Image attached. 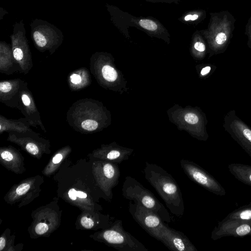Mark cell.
I'll return each mask as SVG.
<instances>
[{
    "mask_svg": "<svg viewBox=\"0 0 251 251\" xmlns=\"http://www.w3.org/2000/svg\"><path fill=\"white\" fill-rule=\"evenodd\" d=\"M185 121L189 124L195 125L199 121V117L195 113H188L184 117Z\"/></svg>",
    "mask_w": 251,
    "mask_h": 251,
    "instance_id": "cell-22",
    "label": "cell"
},
{
    "mask_svg": "<svg viewBox=\"0 0 251 251\" xmlns=\"http://www.w3.org/2000/svg\"><path fill=\"white\" fill-rule=\"evenodd\" d=\"M98 126V123L92 119H87L81 123L82 128L88 131H92L96 130Z\"/></svg>",
    "mask_w": 251,
    "mask_h": 251,
    "instance_id": "cell-19",
    "label": "cell"
},
{
    "mask_svg": "<svg viewBox=\"0 0 251 251\" xmlns=\"http://www.w3.org/2000/svg\"><path fill=\"white\" fill-rule=\"evenodd\" d=\"M96 172L99 186L105 196L111 199L112 189L118 184L120 177V170L117 164L101 160L97 163Z\"/></svg>",
    "mask_w": 251,
    "mask_h": 251,
    "instance_id": "cell-9",
    "label": "cell"
},
{
    "mask_svg": "<svg viewBox=\"0 0 251 251\" xmlns=\"http://www.w3.org/2000/svg\"><path fill=\"white\" fill-rule=\"evenodd\" d=\"M25 148L27 151L33 155L39 153V150L37 146L33 143H28L26 144Z\"/></svg>",
    "mask_w": 251,
    "mask_h": 251,
    "instance_id": "cell-23",
    "label": "cell"
},
{
    "mask_svg": "<svg viewBox=\"0 0 251 251\" xmlns=\"http://www.w3.org/2000/svg\"><path fill=\"white\" fill-rule=\"evenodd\" d=\"M223 126L251 157V128L237 116L235 110L225 115Z\"/></svg>",
    "mask_w": 251,
    "mask_h": 251,
    "instance_id": "cell-7",
    "label": "cell"
},
{
    "mask_svg": "<svg viewBox=\"0 0 251 251\" xmlns=\"http://www.w3.org/2000/svg\"><path fill=\"white\" fill-rule=\"evenodd\" d=\"M251 232V227L247 224L240 225L237 227L235 230L236 235L239 236H245L249 234Z\"/></svg>",
    "mask_w": 251,
    "mask_h": 251,
    "instance_id": "cell-20",
    "label": "cell"
},
{
    "mask_svg": "<svg viewBox=\"0 0 251 251\" xmlns=\"http://www.w3.org/2000/svg\"><path fill=\"white\" fill-rule=\"evenodd\" d=\"M227 37L225 33L221 32L218 33L215 39V43L218 45H223L226 41Z\"/></svg>",
    "mask_w": 251,
    "mask_h": 251,
    "instance_id": "cell-26",
    "label": "cell"
},
{
    "mask_svg": "<svg viewBox=\"0 0 251 251\" xmlns=\"http://www.w3.org/2000/svg\"><path fill=\"white\" fill-rule=\"evenodd\" d=\"M64 156V153L63 152L56 153L52 158L50 162L48 164L45 170L46 175L52 173L57 167V164H59L62 160Z\"/></svg>",
    "mask_w": 251,
    "mask_h": 251,
    "instance_id": "cell-15",
    "label": "cell"
},
{
    "mask_svg": "<svg viewBox=\"0 0 251 251\" xmlns=\"http://www.w3.org/2000/svg\"><path fill=\"white\" fill-rule=\"evenodd\" d=\"M212 68L210 66H207L203 68L201 71V74L202 76L206 75L210 73Z\"/></svg>",
    "mask_w": 251,
    "mask_h": 251,
    "instance_id": "cell-30",
    "label": "cell"
},
{
    "mask_svg": "<svg viewBox=\"0 0 251 251\" xmlns=\"http://www.w3.org/2000/svg\"><path fill=\"white\" fill-rule=\"evenodd\" d=\"M80 223L84 227L87 229L93 227L95 224L93 220L86 216L81 218Z\"/></svg>",
    "mask_w": 251,
    "mask_h": 251,
    "instance_id": "cell-25",
    "label": "cell"
},
{
    "mask_svg": "<svg viewBox=\"0 0 251 251\" xmlns=\"http://www.w3.org/2000/svg\"><path fill=\"white\" fill-rule=\"evenodd\" d=\"M229 168L231 173L237 178L251 185V167L241 164H230Z\"/></svg>",
    "mask_w": 251,
    "mask_h": 251,
    "instance_id": "cell-13",
    "label": "cell"
},
{
    "mask_svg": "<svg viewBox=\"0 0 251 251\" xmlns=\"http://www.w3.org/2000/svg\"><path fill=\"white\" fill-rule=\"evenodd\" d=\"M31 186V184L27 182H25L17 186L15 190L14 191V194L12 196L16 198L22 196L29 191L30 189Z\"/></svg>",
    "mask_w": 251,
    "mask_h": 251,
    "instance_id": "cell-18",
    "label": "cell"
},
{
    "mask_svg": "<svg viewBox=\"0 0 251 251\" xmlns=\"http://www.w3.org/2000/svg\"><path fill=\"white\" fill-rule=\"evenodd\" d=\"M99 239L121 251H148V249L123 226L122 221H115L112 226L101 231Z\"/></svg>",
    "mask_w": 251,
    "mask_h": 251,
    "instance_id": "cell-5",
    "label": "cell"
},
{
    "mask_svg": "<svg viewBox=\"0 0 251 251\" xmlns=\"http://www.w3.org/2000/svg\"><path fill=\"white\" fill-rule=\"evenodd\" d=\"M5 239L4 237L2 236L0 238V251L4 249L5 246Z\"/></svg>",
    "mask_w": 251,
    "mask_h": 251,
    "instance_id": "cell-31",
    "label": "cell"
},
{
    "mask_svg": "<svg viewBox=\"0 0 251 251\" xmlns=\"http://www.w3.org/2000/svg\"><path fill=\"white\" fill-rule=\"evenodd\" d=\"M122 192L124 198L140 203L156 213L164 222L171 223V216L167 208L150 191L134 177L128 176L125 177Z\"/></svg>",
    "mask_w": 251,
    "mask_h": 251,
    "instance_id": "cell-3",
    "label": "cell"
},
{
    "mask_svg": "<svg viewBox=\"0 0 251 251\" xmlns=\"http://www.w3.org/2000/svg\"><path fill=\"white\" fill-rule=\"evenodd\" d=\"M8 12L5 10V9L2 7L0 8V20H1L3 17V16L7 14Z\"/></svg>",
    "mask_w": 251,
    "mask_h": 251,
    "instance_id": "cell-32",
    "label": "cell"
},
{
    "mask_svg": "<svg viewBox=\"0 0 251 251\" xmlns=\"http://www.w3.org/2000/svg\"><path fill=\"white\" fill-rule=\"evenodd\" d=\"M144 173L146 180L155 189L170 212L176 217H182L184 212L182 194L173 176L160 166L147 161Z\"/></svg>",
    "mask_w": 251,
    "mask_h": 251,
    "instance_id": "cell-1",
    "label": "cell"
},
{
    "mask_svg": "<svg viewBox=\"0 0 251 251\" xmlns=\"http://www.w3.org/2000/svg\"><path fill=\"white\" fill-rule=\"evenodd\" d=\"M158 241L170 250L174 251H197L188 238L182 232L169 227L162 230Z\"/></svg>",
    "mask_w": 251,
    "mask_h": 251,
    "instance_id": "cell-11",
    "label": "cell"
},
{
    "mask_svg": "<svg viewBox=\"0 0 251 251\" xmlns=\"http://www.w3.org/2000/svg\"><path fill=\"white\" fill-rule=\"evenodd\" d=\"M31 37L36 47L41 51L53 52L62 43L63 32L49 22L35 19L31 23Z\"/></svg>",
    "mask_w": 251,
    "mask_h": 251,
    "instance_id": "cell-4",
    "label": "cell"
},
{
    "mask_svg": "<svg viewBox=\"0 0 251 251\" xmlns=\"http://www.w3.org/2000/svg\"><path fill=\"white\" fill-rule=\"evenodd\" d=\"M194 49L199 52H203L205 50L204 44L201 41H196L194 44Z\"/></svg>",
    "mask_w": 251,
    "mask_h": 251,
    "instance_id": "cell-29",
    "label": "cell"
},
{
    "mask_svg": "<svg viewBox=\"0 0 251 251\" xmlns=\"http://www.w3.org/2000/svg\"><path fill=\"white\" fill-rule=\"evenodd\" d=\"M199 17L200 15L197 13V11H188L179 17L178 21L186 25L192 24L194 22L197 21L199 19Z\"/></svg>",
    "mask_w": 251,
    "mask_h": 251,
    "instance_id": "cell-14",
    "label": "cell"
},
{
    "mask_svg": "<svg viewBox=\"0 0 251 251\" xmlns=\"http://www.w3.org/2000/svg\"><path fill=\"white\" fill-rule=\"evenodd\" d=\"M69 197L71 200L75 201L76 200L77 198L80 199H86L87 195L86 193L82 191H76L74 188L71 189L68 193Z\"/></svg>",
    "mask_w": 251,
    "mask_h": 251,
    "instance_id": "cell-21",
    "label": "cell"
},
{
    "mask_svg": "<svg viewBox=\"0 0 251 251\" xmlns=\"http://www.w3.org/2000/svg\"><path fill=\"white\" fill-rule=\"evenodd\" d=\"M48 226L45 223H39L35 227V231L38 235H43L48 230Z\"/></svg>",
    "mask_w": 251,
    "mask_h": 251,
    "instance_id": "cell-24",
    "label": "cell"
},
{
    "mask_svg": "<svg viewBox=\"0 0 251 251\" xmlns=\"http://www.w3.org/2000/svg\"><path fill=\"white\" fill-rule=\"evenodd\" d=\"M81 76L78 74L74 73L70 76V81L73 84L78 85L82 82Z\"/></svg>",
    "mask_w": 251,
    "mask_h": 251,
    "instance_id": "cell-28",
    "label": "cell"
},
{
    "mask_svg": "<svg viewBox=\"0 0 251 251\" xmlns=\"http://www.w3.org/2000/svg\"><path fill=\"white\" fill-rule=\"evenodd\" d=\"M131 153V150L115 147L100 151L97 156L101 160L120 164L128 159Z\"/></svg>",
    "mask_w": 251,
    "mask_h": 251,
    "instance_id": "cell-12",
    "label": "cell"
},
{
    "mask_svg": "<svg viewBox=\"0 0 251 251\" xmlns=\"http://www.w3.org/2000/svg\"><path fill=\"white\" fill-rule=\"evenodd\" d=\"M151 3H162L178 4L181 0H143Z\"/></svg>",
    "mask_w": 251,
    "mask_h": 251,
    "instance_id": "cell-27",
    "label": "cell"
},
{
    "mask_svg": "<svg viewBox=\"0 0 251 251\" xmlns=\"http://www.w3.org/2000/svg\"><path fill=\"white\" fill-rule=\"evenodd\" d=\"M110 19L114 25L126 37H129L130 27L136 28L150 36L170 40V34L164 25L156 19L151 16H133L113 5L106 4Z\"/></svg>",
    "mask_w": 251,
    "mask_h": 251,
    "instance_id": "cell-2",
    "label": "cell"
},
{
    "mask_svg": "<svg viewBox=\"0 0 251 251\" xmlns=\"http://www.w3.org/2000/svg\"><path fill=\"white\" fill-rule=\"evenodd\" d=\"M128 211L143 229L151 236L159 240L162 230L167 225L156 213L133 201L129 202Z\"/></svg>",
    "mask_w": 251,
    "mask_h": 251,
    "instance_id": "cell-6",
    "label": "cell"
},
{
    "mask_svg": "<svg viewBox=\"0 0 251 251\" xmlns=\"http://www.w3.org/2000/svg\"><path fill=\"white\" fill-rule=\"evenodd\" d=\"M10 38L13 57L14 59L21 64L30 60V52L23 20L15 23Z\"/></svg>",
    "mask_w": 251,
    "mask_h": 251,
    "instance_id": "cell-10",
    "label": "cell"
},
{
    "mask_svg": "<svg viewBox=\"0 0 251 251\" xmlns=\"http://www.w3.org/2000/svg\"><path fill=\"white\" fill-rule=\"evenodd\" d=\"M180 166L192 181L215 194L223 196L225 191L214 177L195 163L187 160H180Z\"/></svg>",
    "mask_w": 251,
    "mask_h": 251,
    "instance_id": "cell-8",
    "label": "cell"
},
{
    "mask_svg": "<svg viewBox=\"0 0 251 251\" xmlns=\"http://www.w3.org/2000/svg\"><path fill=\"white\" fill-rule=\"evenodd\" d=\"M0 156L2 160L6 164H13L16 163V157L14 154L7 150H1Z\"/></svg>",
    "mask_w": 251,
    "mask_h": 251,
    "instance_id": "cell-17",
    "label": "cell"
},
{
    "mask_svg": "<svg viewBox=\"0 0 251 251\" xmlns=\"http://www.w3.org/2000/svg\"><path fill=\"white\" fill-rule=\"evenodd\" d=\"M104 78L110 82L115 81L117 78V73L115 70L109 65L104 66L101 70Z\"/></svg>",
    "mask_w": 251,
    "mask_h": 251,
    "instance_id": "cell-16",
    "label": "cell"
}]
</instances>
